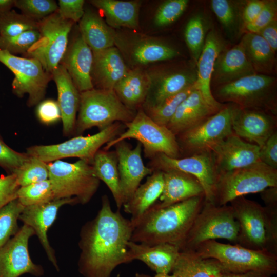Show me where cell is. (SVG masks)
<instances>
[{
    "label": "cell",
    "instance_id": "cell-16",
    "mask_svg": "<svg viewBox=\"0 0 277 277\" xmlns=\"http://www.w3.org/2000/svg\"><path fill=\"white\" fill-rule=\"evenodd\" d=\"M34 230L24 224L15 235L0 248V277H19L25 273L39 276L43 268L31 260L28 251L29 239Z\"/></svg>",
    "mask_w": 277,
    "mask_h": 277
},
{
    "label": "cell",
    "instance_id": "cell-15",
    "mask_svg": "<svg viewBox=\"0 0 277 277\" xmlns=\"http://www.w3.org/2000/svg\"><path fill=\"white\" fill-rule=\"evenodd\" d=\"M148 167L153 171L176 170L194 176L204 189L205 200L214 204L219 174L211 151L180 158L159 154L150 160Z\"/></svg>",
    "mask_w": 277,
    "mask_h": 277
},
{
    "label": "cell",
    "instance_id": "cell-50",
    "mask_svg": "<svg viewBox=\"0 0 277 277\" xmlns=\"http://www.w3.org/2000/svg\"><path fill=\"white\" fill-rule=\"evenodd\" d=\"M84 0H59L57 11L63 18L77 22L84 14Z\"/></svg>",
    "mask_w": 277,
    "mask_h": 277
},
{
    "label": "cell",
    "instance_id": "cell-24",
    "mask_svg": "<svg viewBox=\"0 0 277 277\" xmlns=\"http://www.w3.org/2000/svg\"><path fill=\"white\" fill-rule=\"evenodd\" d=\"M51 74L57 87V102L61 113L63 134L70 136L74 131L76 113L80 105V92L65 68L61 64L53 69Z\"/></svg>",
    "mask_w": 277,
    "mask_h": 277
},
{
    "label": "cell",
    "instance_id": "cell-21",
    "mask_svg": "<svg viewBox=\"0 0 277 277\" xmlns=\"http://www.w3.org/2000/svg\"><path fill=\"white\" fill-rule=\"evenodd\" d=\"M225 49V43L217 31L212 29L206 35L204 46L196 62L197 89L206 103L218 111L224 105L212 94L211 81L214 63L219 54Z\"/></svg>",
    "mask_w": 277,
    "mask_h": 277
},
{
    "label": "cell",
    "instance_id": "cell-18",
    "mask_svg": "<svg viewBox=\"0 0 277 277\" xmlns=\"http://www.w3.org/2000/svg\"><path fill=\"white\" fill-rule=\"evenodd\" d=\"M76 204H78V202L75 197L54 199L47 203L24 207L19 216L18 219L24 224L34 230L48 260L57 271L59 268L55 251L49 243L47 232L55 221L61 207Z\"/></svg>",
    "mask_w": 277,
    "mask_h": 277
},
{
    "label": "cell",
    "instance_id": "cell-45",
    "mask_svg": "<svg viewBox=\"0 0 277 277\" xmlns=\"http://www.w3.org/2000/svg\"><path fill=\"white\" fill-rule=\"evenodd\" d=\"M14 6L22 14L37 21H41L57 11L58 5L53 0H15Z\"/></svg>",
    "mask_w": 277,
    "mask_h": 277
},
{
    "label": "cell",
    "instance_id": "cell-11",
    "mask_svg": "<svg viewBox=\"0 0 277 277\" xmlns=\"http://www.w3.org/2000/svg\"><path fill=\"white\" fill-rule=\"evenodd\" d=\"M125 129V124L115 122L93 135L75 136L56 144L32 146L27 148L26 153L47 163L67 157H77L92 163L102 146L117 137Z\"/></svg>",
    "mask_w": 277,
    "mask_h": 277
},
{
    "label": "cell",
    "instance_id": "cell-43",
    "mask_svg": "<svg viewBox=\"0 0 277 277\" xmlns=\"http://www.w3.org/2000/svg\"><path fill=\"white\" fill-rule=\"evenodd\" d=\"M205 23L201 15H196L189 20L185 29V42L196 63L205 44L206 36Z\"/></svg>",
    "mask_w": 277,
    "mask_h": 277
},
{
    "label": "cell",
    "instance_id": "cell-31",
    "mask_svg": "<svg viewBox=\"0 0 277 277\" xmlns=\"http://www.w3.org/2000/svg\"><path fill=\"white\" fill-rule=\"evenodd\" d=\"M152 81L146 72L136 69L128 71L113 90L122 102L130 109L141 108L150 89Z\"/></svg>",
    "mask_w": 277,
    "mask_h": 277
},
{
    "label": "cell",
    "instance_id": "cell-6",
    "mask_svg": "<svg viewBox=\"0 0 277 277\" xmlns=\"http://www.w3.org/2000/svg\"><path fill=\"white\" fill-rule=\"evenodd\" d=\"M229 203L239 225L236 244L277 254V229L270 223L264 207L244 196Z\"/></svg>",
    "mask_w": 277,
    "mask_h": 277
},
{
    "label": "cell",
    "instance_id": "cell-56",
    "mask_svg": "<svg viewBox=\"0 0 277 277\" xmlns=\"http://www.w3.org/2000/svg\"><path fill=\"white\" fill-rule=\"evenodd\" d=\"M221 277H272V276L259 272H248L239 273L227 272Z\"/></svg>",
    "mask_w": 277,
    "mask_h": 277
},
{
    "label": "cell",
    "instance_id": "cell-53",
    "mask_svg": "<svg viewBox=\"0 0 277 277\" xmlns=\"http://www.w3.org/2000/svg\"><path fill=\"white\" fill-rule=\"evenodd\" d=\"M259 156L262 162L277 169V132L273 134L260 148Z\"/></svg>",
    "mask_w": 277,
    "mask_h": 277
},
{
    "label": "cell",
    "instance_id": "cell-37",
    "mask_svg": "<svg viewBox=\"0 0 277 277\" xmlns=\"http://www.w3.org/2000/svg\"><path fill=\"white\" fill-rule=\"evenodd\" d=\"M179 54L172 47L154 41H146L136 45L132 50V57L137 63H149L172 59Z\"/></svg>",
    "mask_w": 277,
    "mask_h": 277
},
{
    "label": "cell",
    "instance_id": "cell-23",
    "mask_svg": "<svg viewBox=\"0 0 277 277\" xmlns=\"http://www.w3.org/2000/svg\"><path fill=\"white\" fill-rule=\"evenodd\" d=\"M128 248L130 262L140 260L156 274L171 272L180 252L179 247L168 243L149 245L130 241Z\"/></svg>",
    "mask_w": 277,
    "mask_h": 277
},
{
    "label": "cell",
    "instance_id": "cell-8",
    "mask_svg": "<svg viewBox=\"0 0 277 277\" xmlns=\"http://www.w3.org/2000/svg\"><path fill=\"white\" fill-rule=\"evenodd\" d=\"M239 225L230 205L219 206L205 200L180 251L194 250L208 240L224 239L237 244Z\"/></svg>",
    "mask_w": 277,
    "mask_h": 277
},
{
    "label": "cell",
    "instance_id": "cell-36",
    "mask_svg": "<svg viewBox=\"0 0 277 277\" xmlns=\"http://www.w3.org/2000/svg\"><path fill=\"white\" fill-rule=\"evenodd\" d=\"M241 43L256 73L270 75L274 70L275 52L258 33H244Z\"/></svg>",
    "mask_w": 277,
    "mask_h": 277
},
{
    "label": "cell",
    "instance_id": "cell-49",
    "mask_svg": "<svg viewBox=\"0 0 277 277\" xmlns=\"http://www.w3.org/2000/svg\"><path fill=\"white\" fill-rule=\"evenodd\" d=\"M277 3L276 1H266V2L256 19L246 26L243 33H258L261 29L276 18Z\"/></svg>",
    "mask_w": 277,
    "mask_h": 277
},
{
    "label": "cell",
    "instance_id": "cell-32",
    "mask_svg": "<svg viewBox=\"0 0 277 277\" xmlns=\"http://www.w3.org/2000/svg\"><path fill=\"white\" fill-rule=\"evenodd\" d=\"M171 272L175 277H221L228 272L214 259L184 250L180 251Z\"/></svg>",
    "mask_w": 277,
    "mask_h": 277
},
{
    "label": "cell",
    "instance_id": "cell-44",
    "mask_svg": "<svg viewBox=\"0 0 277 277\" xmlns=\"http://www.w3.org/2000/svg\"><path fill=\"white\" fill-rule=\"evenodd\" d=\"M20 187L26 186L49 179L48 163L30 156L14 173Z\"/></svg>",
    "mask_w": 277,
    "mask_h": 277
},
{
    "label": "cell",
    "instance_id": "cell-41",
    "mask_svg": "<svg viewBox=\"0 0 277 277\" xmlns=\"http://www.w3.org/2000/svg\"><path fill=\"white\" fill-rule=\"evenodd\" d=\"M24 208L16 199L0 209V248L19 230L17 221Z\"/></svg>",
    "mask_w": 277,
    "mask_h": 277
},
{
    "label": "cell",
    "instance_id": "cell-27",
    "mask_svg": "<svg viewBox=\"0 0 277 277\" xmlns=\"http://www.w3.org/2000/svg\"><path fill=\"white\" fill-rule=\"evenodd\" d=\"M217 112L206 103L196 88L179 106L166 127L176 136Z\"/></svg>",
    "mask_w": 277,
    "mask_h": 277
},
{
    "label": "cell",
    "instance_id": "cell-29",
    "mask_svg": "<svg viewBox=\"0 0 277 277\" xmlns=\"http://www.w3.org/2000/svg\"><path fill=\"white\" fill-rule=\"evenodd\" d=\"M197 81L196 71L180 70L161 75L152 85L142 109L156 106L167 98L194 85Z\"/></svg>",
    "mask_w": 277,
    "mask_h": 277
},
{
    "label": "cell",
    "instance_id": "cell-17",
    "mask_svg": "<svg viewBox=\"0 0 277 277\" xmlns=\"http://www.w3.org/2000/svg\"><path fill=\"white\" fill-rule=\"evenodd\" d=\"M276 115L261 109L241 108L235 105L232 118L234 134L262 147L277 132Z\"/></svg>",
    "mask_w": 277,
    "mask_h": 277
},
{
    "label": "cell",
    "instance_id": "cell-10",
    "mask_svg": "<svg viewBox=\"0 0 277 277\" xmlns=\"http://www.w3.org/2000/svg\"><path fill=\"white\" fill-rule=\"evenodd\" d=\"M277 186V169L261 161L220 174L214 204L227 205L236 197Z\"/></svg>",
    "mask_w": 277,
    "mask_h": 277
},
{
    "label": "cell",
    "instance_id": "cell-42",
    "mask_svg": "<svg viewBox=\"0 0 277 277\" xmlns=\"http://www.w3.org/2000/svg\"><path fill=\"white\" fill-rule=\"evenodd\" d=\"M17 199L24 207L43 204L55 199L49 180L20 187Z\"/></svg>",
    "mask_w": 277,
    "mask_h": 277
},
{
    "label": "cell",
    "instance_id": "cell-25",
    "mask_svg": "<svg viewBox=\"0 0 277 277\" xmlns=\"http://www.w3.org/2000/svg\"><path fill=\"white\" fill-rule=\"evenodd\" d=\"M255 73L240 42L219 54L214 63L211 84L213 82L220 86Z\"/></svg>",
    "mask_w": 277,
    "mask_h": 277
},
{
    "label": "cell",
    "instance_id": "cell-58",
    "mask_svg": "<svg viewBox=\"0 0 277 277\" xmlns=\"http://www.w3.org/2000/svg\"><path fill=\"white\" fill-rule=\"evenodd\" d=\"M134 277H175L173 274H156L154 276H149L145 274L136 273Z\"/></svg>",
    "mask_w": 277,
    "mask_h": 277
},
{
    "label": "cell",
    "instance_id": "cell-47",
    "mask_svg": "<svg viewBox=\"0 0 277 277\" xmlns=\"http://www.w3.org/2000/svg\"><path fill=\"white\" fill-rule=\"evenodd\" d=\"M187 0H169L162 3L155 12L154 23L158 27L169 25L176 21L187 7Z\"/></svg>",
    "mask_w": 277,
    "mask_h": 277
},
{
    "label": "cell",
    "instance_id": "cell-55",
    "mask_svg": "<svg viewBox=\"0 0 277 277\" xmlns=\"http://www.w3.org/2000/svg\"><path fill=\"white\" fill-rule=\"evenodd\" d=\"M275 52L277 50V20L271 21L258 33Z\"/></svg>",
    "mask_w": 277,
    "mask_h": 277
},
{
    "label": "cell",
    "instance_id": "cell-48",
    "mask_svg": "<svg viewBox=\"0 0 277 277\" xmlns=\"http://www.w3.org/2000/svg\"><path fill=\"white\" fill-rule=\"evenodd\" d=\"M29 157L26 153L18 152L10 148L0 134V167L8 174H13Z\"/></svg>",
    "mask_w": 277,
    "mask_h": 277
},
{
    "label": "cell",
    "instance_id": "cell-7",
    "mask_svg": "<svg viewBox=\"0 0 277 277\" xmlns=\"http://www.w3.org/2000/svg\"><path fill=\"white\" fill-rule=\"evenodd\" d=\"M48 167L55 199L75 197L78 204L85 205L98 189L100 181L90 161L80 159L69 163L58 160L48 163Z\"/></svg>",
    "mask_w": 277,
    "mask_h": 277
},
{
    "label": "cell",
    "instance_id": "cell-30",
    "mask_svg": "<svg viewBox=\"0 0 277 277\" xmlns=\"http://www.w3.org/2000/svg\"><path fill=\"white\" fill-rule=\"evenodd\" d=\"M164 187L163 173L154 170L146 182L136 189L130 199L123 205L124 211L131 215L133 227L146 211L159 199Z\"/></svg>",
    "mask_w": 277,
    "mask_h": 277
},
{
    "label": "cell",
    "instance_id": "cell-3",
    "mask_svg": "<svg viewBox=\"0 0 277 277\" xmlns=\"http://www.w3.org/2000/svg\"><path fill=\"white\" fill-rule=\"evenodd\" d=\"M78 111L73 133L75 136L92 127L101 130L115 122L125 124L136 113L122 102L114 90L94 88L80 92Z\"/></svg>",
    "mask_w": 277,
    "mask_h": 277
},
{
    "label": "cell",
    "instance_id": "cell-2",
    "mask_svg": "<svg viewBox=\"0 0 277 277\" xmlns=\"http://www.w3.org/2000/svg\"><path fill=\"white\" fill-rule=\"evenodd\" d=\"M204 202L203 195L164 207L155 203L134 226L130 241L149 245L168 243L181 249Z\"/></svg>",
    "mask_w": 277,
    "mask_h": 277
},
{
    "label": "cell",
    "instance_id": "cell-9",
    "mask_svg": "<svg viewBox=\"0 0 277 277\" xmlns=\"http://www.w3.org/2000/svg\"><path fill=\"white\" fill-rule=\"evenodd\" d=\"M125 125V130L107 143L103 149L108 150L122 141L135 139L141 144L147 159L151 160L159 154L172 158L181 157L176 136L167 127L154 122L142 108L138 109L134 118Z\"/></svg>",
    "mask_w": 277,
    "mask_h": 277
},
{
    "label": "cell",
    "instance_id": "cell-22",
    "mask_svg": "<svg viewBox=\"0 0 277 277\" xmlns=\"http://www.w3.org/2000/svg\"><path fill=\"white\" fill-rule=\"evenodd\" d=\"M93 53L80 35L67 47L60 64L67 71L80 92L93 88L91 72Z\"/></svg>",
    "mask_w": 277,
    "mask_h": 277
},
{
    "label": "cell",
    "instance_id": "cell-4",
    "mask_svg": "<svg viewBox=\"0 0 277 277\" xmlns=\"http://www.w3.org/2000/svg\"><path fill=\"white\" fill-rule=\"evenodd\" d=\"M193 251L203 258L216 260L228 272H255L272 276L277 272V254L268 251L220 243L215 240L203 242Z\"/></svg>",
    "mask_w": 277,
    "mask_h": 277
},
{
    "label": "cell",
    "instance_id": "cell-19",
    "mask_svg": "<svg viewBox=\"0 0 277 277\" xmlns=\"http://www.w3.org/2000/svg\"><path fill=\"white\" fill-rule=\"evenodd\" d=\"M113 147L117 157L124 204L130 199L142 180L151 174L153 170L143 162L142 146L140 143L138 142L135 147L132 148L124 140L116 143Z\"/></svg>",
    "mask_w": 277,
    "mask_h": 277
},
{
    "label": "cell",
    "instance_id": "cell-57",
    "mask_svg": "<svg viewBox=\"0 0 277 277\" xmlns=\"http://www.w3.org/2000/svg\"><path fill=\"white\" fill-rule=\"evenodd\" d=\"M14 2L15 0H0V15L10 11Z\"/></svg>",
    "mask_w": 277,
    "mask_h": 277
},
{
    "label": "cell",
    "instance_id": "cell-39",
    "mask_svg": "<svg viewBox=\"0 0 277 277\" xmlns=\"http://www.w3.org/2000/svg\"><path fill=\"white\" fill-rule=\"evenodd\" d=\"M211 7L229 36L235 35L242 30L241 11L235 3L228 0H212Z\"/></svg>",
    "mask_w": 277,
    "mask_h": 277
},
{
    "label": "cell",
    "instance_id": "cell-54",
    "mask_svg": "<svg viewBox=\"0 0 277 277\" xmlns=\"http://www.w3.org/2000/svg\"><path fill=\"white\" fill-rule=\"evenodd\" d=\"M266 2V1L251 0L246 3L241 11L242 32L246 26L256 19Z\"/></svg>",
    "mask_w": 277,
    "mask_h": 277
},
{
    "label": "cell",
    "instance_id": "cell-40",
    "mask_svg": "<svg viewBox=\"0 0 277 277\" xmlns=\"http://www.w3.org/2000/svg\"><path fill=\"white\" fill-rule=\"evenodd\" d=\"M38 29V21L14 10L0 15V37H14L25 31Z\"/></svg>",
    "mask_w": 277,
    "mask_h": 277
},
{
    "label": "cell",
    "instance_id": "cell-5",
    "mask_svg": "<svg viewBox=\"0 0 277 277\" xmlns=\"http://www.w3.org/2000/svg\"><path fill=\"white\" fill-rule=\"evenodd\" d=\"M212 94L221 104L261 109L276 115V78L271 75H249L218 86Z\"/></svg>",
    "mask_w": 277,
    "mask_h": 277
},
{
    "label": "cell",
    "instance_id": "cell-20",
    "mask_svg": "<svg viewBox=\"0 0 277 277\" xmlns=\"http://www.w3.org/2000/svg\"><path fill=\"white\" fill-rule=\"evenodd\" d=\"M260 149L233 133L222 140L211 149L219 175L261 161Z\"/></svg>",
    "mask_w": 277,
    "mask_h": 277
},
{
    "label": "cell",
    "instance_id": "cell-26",
    "mask_svg": "<svg viewBox=\"0 0 277 277\" xmlns=\"http://www.w3.org/2000/svg\"><path fill=\"white\" fill-rule=\"evenodd\" d=\"M92 53L91 76L93 84L95 83L98 89L113 90L129 71L120 53L114 46Z\"/></svg>",
    "mask_w": 277,
    "mask_h": 277
},
{
    "label": "cell",
    "instance_id": "cell-34",
    "mask_svg": "<svg viewBox=\"0 0 277 277\" xmlns=\"http://www.w3.org/2000/svg\"><path fill=\"white\" fill-rule=\"evenodd\" d=\"M79 22L81 35L92 52L114 46L113 32L96 13L87 10Z\"/></svg>",
    "mask_w": 277,
    "mask_h": 277
},
{
    "label": "cell",
    "instance_id": "cell-12",
    "mask_svg": "<svg viewBox=\"0 0 277 277\" xmlns=\"http://www.w3.org/2000/svg\"><path fill=\"white\" fill-rule=\"evenodd\" d=\"M235 105L225 104L216 113L176 136L181 157L211 151L218 143L233 132L232 118Z\"/></svg>",
    "mask_w": 277,
    "mask_h": 277
},
{
    "label": "cell",
    "instance_id": "cell-1",
    "mask_svg": "<svg viewBox=\"0 0 277 277\" xmlns=\"http://www.w3.org/2000/svg\"><path fill=\"white\" fill-rule=\"evenodd\" d=\"M133 227L120 210L113 211L107 195L95 217L86 222L80 233L79 272L84 277H110L118 265L130 263L128 243Z\"/></svg>",
    "mask_w": 277,
    "mask_h": 277
},
{
    "label": "cell",
    "instance_id": "cell-38",
    "mask_svg": "<svg viewBox=\"0 0 277 277\" xmlns=\"http://www.w3.org/2000/svg\"><path fill=\"white\" fill-rule=\"evenodd\" d=\"M196 88L195 83L167 98L160 104L143 110L154 122L166 127L179 106Z\"/></svg>",
    "mask_w": 277,
    "mask_h": 277
},
{
    "label": "cell",
    "instance_id": "cell-14",
    "mask_svg": "<svg viewBox=\"0 0 277 277\" xmlns=\"http://www.w3.org/2000/svg\"><path fill=\"white\" fill-rule=\"evenodd\" d=\"M0 62L15 76L12 83L15 95L23 97L28 94L27 105L29 107L41 102L45 97L48 84L52 78L37 60L17 56L0 49Z\"/></svg>",
    "mask_w": 277,
    "mask_h": 277
},
{
    "label": "cell",
    "instance_id": "cell-51",
    "mask_svg": "<svg viewBox=\"0 0 277 277\" xmlns=\"http://www.w3.org/2000/svg\"><path fill=\"white\" fill-rule=\"evenodd\" d=\"M38 105L36 114L42 123L49 125L61 119V110L57 101L48 99L42 101Z\"/></svg>",
    "mask_w": 277,
    "mask_h": 277
},
{
    "label": "cell",
    "instance_id": "cell-13",
    "mask_svg": "<svg viewBox=\"0 0 277 277\" xmlns=\"http://www.w3.org/2000/svg\"><path fill=\"white\" fill-rule=\"evenodd\" d=\"M73 23L63 18L57 11L39 21L40 38L24 57L37 60L44 70L51 74L60 64L66 51Z\"/></svg>",
    "mask_w": 277,
    "mask_h": 277
},
{
    "label": "cell",
    "instance_id": "cell-46",
    "mask_svg": "<svg viewBox=\"0 0 277 277\" xmlns=\"http://www.w3.org/2000/svg\"><path fill=\"white\" fill-rule=\"evenodd\" d=\"M40 37L38 29H34L25 31L14 37H0V49L15 55L17 54L24 55Z\"/></svg>",
    "mask_w": 277,
    "mask_h": 277
},
{
    "label": "cell",
    "instance_id": "cell-28",
    "mask_svg": "<svg viewBox=\"0 0 277 277\" xmlns=\"http://www.w3.org/2000/svg\"><path fill=\"white\" fill-rule=\"evenodd\" d=\"M164 187L159 202L160 207H166L189 199L204 195V189L193 176L176 170L163 171Z\"/></svg>",
    "mask_w": 277,
    "mask_h": 277
},
{
    "label": "cell",
    "instance_id": "cell-33",
    "mask_svg": "<svg viewBox=\"0 0 277 277\" xmlns=\"http://www.w3.org/2000/svg\"><path fill=\"white\" fill-rule=\"evenodd\" d=\"M95 176L102 181L111 191L117 210L124 204L118 169V161L115 150L100 149L92 161Z\"/></svg>",
    "mask_w": 277,
    "mask_h": 277
},
{
    "label": "cell",
    "instance_id": "cell-35",
    "mask_svg": "<svg viewBox=\"0 0 277 277\" xmlns=\"http://www.w3.org/2000/svg\"><path fill=\"white\" fill-rule=\"evenodd\" d=\"M90 3L104 14L108 24L113 27L135 29L138 26L139 2L92 0Z\"/></svg>",
    "mask_w": 277,
    "mask_h": 277
},
{
    "label": "cell",
    "instance_id": "cell-52",
    "mask_svg": "<svg viewBox=\"0 0 277 277\" xmlns=\"http://www.w3.org/2000/svg\"><path fill=\"white\" fill-rule=\"evenodd\" d=\"M20 186L13 174L0 176V209L10 202L17 199Z\"/></svg>",
    "mask_w": 277,
    "mask_h": 277
}]
</instances>
